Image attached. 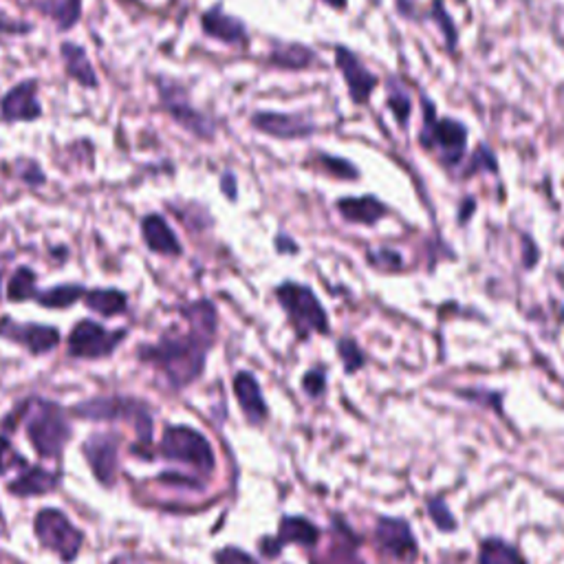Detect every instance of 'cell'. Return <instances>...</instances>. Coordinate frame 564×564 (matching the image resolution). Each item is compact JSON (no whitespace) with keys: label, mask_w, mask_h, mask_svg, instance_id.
<instances>
[{"label":"cell","mask_w":564,"mask_h":564,"mask_svg":"<svg viewBox=\"0 0 564 564\" xmlns=\"http://www.w3.org/2000/svg\"><path fill=\"white\" fill-rule=\"evenodd\" d=\"M221 188H223V192H225V197L234 201V198H236V179H234V174H231V173L223 174Z\"/></svg>","instance_id":"obj_41"},{"label":"cell","mask_w":564,"mask_h":564,"mask_svg":"<svg viewBox=\"0 0 564 564\" xmlns=\"http://www.w3.org/2000/svg\"><path fill=\"white\" fill-rule=\"evenodd\" d=\"M478 170H490V173H496V170H499L496 155L492 153L487 146H478V148L474 150V155L470 157V168H466V177L478 173Z\"/></svg>","instance_id":"obj_32"},{"label":"cell","mask_w":564,"mask_h":564,"mask_svg":"<svg viewBox=\"0 0 564 564\" xmlns=\"http://www.w3.org/2000/svg\"><path fill=\"white\" fill-rule=\"evenodd\" d=\"M324 4H329L331 9H338V12H342V9H346V4H349V0H322Z\"/></svg>","instance_id":"obj_43"},{"label":"cell","mask_w":564,"mask_h":564,"mask_svg":"<svg viewBox=\"0 0 564 564\" xmlns=\"http://www.w3.org/2000/svg\"><path fill=\"white\" fill-rule=\"evenodd\" d=\"M113 564H137L135 560H128V558H120V560H115Z\"/></svg>","instance_id":"obj_46"},{"label":"cell","mask_w":564,"mask_h":564,"mask_svg":"<svg viewBox=\"0 0 564 564\" xmlns=\"http://www.w3.org/2000/svg\"><path fill=\"white\" fill-rule=\"evenodd\" d=\"M260 549H263V553L267 558H276L278 553H281L282 543L278 538H265L263 543H260Z\"/></svg>","instance_id":"obj_40"},{"label":"cell","mask_w":564,"mask_h":564,"mask_svg":"<svg viewBox=\"0 0 564 564\" xmlns=\"http://www.w3.org/2000/svg\"><path fill=\"white\" fill-rule=\"evenodd\" d=\"M251 126L256 130L265 132L276 139H305V137L314 135L316 126L311 122L302 120L298 115H287V113H272L260 111L251 115Z\"/></svg>","instance_id":"obj_11"},{"label":"cell","mask_w":564,"mask_h":564,"mask_svg":"<svg viewBox=\"0 0 564 564\" xmlns=\"http://www.w3.org/2000/svg\"><path fill=\"white\" fill-rule=\"evenodd\" d=\"M525 243H527V254H534V245L529 243V240H525ZM527 265H534V260H532V256H529V260H527Z\"/></svg>","instance_id":"obj_45"},{"label":"cell","mask_w":564,"mask_h":564,"mask_svg":"<svg viewBox=\"0 0 564 564\" xmlns=\"http://www.w3.org/2000/svg\"><path fill=\"white\" fill-rule=\"evenodd\" d=\"M320 538V529L314 523H309L307 518H284L281 523V532H278V540L281 543H296L302 547H314Z\"/></svg>","instance_id":"obj_23"},{"label":"cell","mask_w":564,"mask_h":564,"mask_svg":"<svg viewBox=\"0 0 564 564\" xmlns=\"http://www.w3.org/2000/svg\"><path fill=\"white\" fill-rule=\"evenodd\" d=\"M305 388L311 392V395H320V392L324 391V379H322V375L317 371L309 373V375L305 377Z\"/></svg>","instance_id":"obj_39"},{"label":"cell","mask_w":564,"mask_h":564,"mask_svg":"<svg viewBox=\"0 0 564 564\" xmlns=\"http://www.w3.org/2000/svg\"><path fill=\"white\" fill-rule=\"evenodd\" d=\"M340 355H342V359L346 364V371H350V373L364 364V355L359 353V349L350 342V340H342V342H340Z\"/></svg>","instance_id":"obj_34"},{"label":"cell","mask_w":564,"mask_h":564,"mask_svg":"<svg viewBox=\"0 0 564 564\" xmlns=\"http://www.w3.org/2000/svg\"><path fill=\"white\" fill-rule=\"evenodd\" d=\"M82 287H78V284H63V287H55V289H49V291L40 293L38 296V300H40V305L45 307H54V309H64V307H71L73 302H78L80 298H82Z\"/></svg>","instance_id":"obj_26"},{"label":"cell","mask_w":564,"mask_h":564,"mask_svg":"<svg viewBox=\"0 0 564 564\" xmlns=\"http://www.w3.org/2000/svg\"><path fill=\"white\" fill-rule=\"evenodd\" d=\"M18 173H21L22 181H27L29 186H42L45 183V173H42L36 161H21L18 164Z\"/></svg>","instance_id":"obj_35"},{"label":"cell","mask_w":564,"mask_h":564,"mask_svg":"<svg viewBox=\"0 0 564 564\" xmlns=\"http://www.w3.org/2000/svg\"><path fill=\"white\" fill-rule=\"evenodd\" d=\"M141 234H144L146 245L150 249L157 251L164 256H177L181 254V243L174 236V231L170 230V225L165 223L164 216L159 215H148L141 221Z\"/></svg>","instance_id":"obj_16"},{"label":"cell","mask_w":564,"mask_h":564,"mask_svg":"<svg viewBox=\"0 0 564 564\" xmlns=\"http://www.w3.org/2000/svg\"><path fill=\"white\" fill-rule=\"evenodd\" d=\"M27 434L40 457L54 459L63 452L71 428L58 406L49 401H33L27 412Z\"/></svg>","instance_id":"obj_3"},{"label":"cell","mask_w":564,"mask_h":564,"mask_svg":"<svg viewBox=\"0 0 564 564\" xmlns=\"http://www.w3.org/2000/svg\"><path fill=\"white\" fill-rule=\"evenodd\" d=\"M278 300H281L284 311L291 317L293 326L300 333H314V331L316 333H326L329 331V317H326L311 289L296 282H287L278 289Z\"/></svg>","instance_id":"obj_6"},{"label":"cell","mask_w":564,"mask_h":564,"mask_svg":"<svg viewBox=\"0 0 564 564\" xmlns=\"http://www.w3.org/2000/svg\"><path fill=\"white\" fill-rule=\"evenodd\" d=\"M124 338V331H106L97 322L84 320L73 329L69 338V350L73 358L99 359L111 355Z\"/></svg>","instance_id":"obj_8"},{"label":"cell","mask_w":564,"mask_h":564,"mask_svg":"<svg viewBox=\"0 0 564 564\" xmlns=\"http://www.w3.org/2000/svg\"><path fill=\"white\" fill-rule=\"evenodd\" d=\"M472 210H474V201H472V198H467V201H463V207H461V223H466L467 216L472 215Z\"/></svg>","instance_id":"obj_42"},{"label":"cell","mask_w":564,"mask_h":564,"mask_svg":"<svg viewBox=\"0 0 564 564\" xmlns=\"http://www.w3.org/2000/svg\"><path fill=\"white\" fill-rule=\"evenodd\" d=\"M316 161L324 173L333 174L335 179H349V181H355V179H358V168H355L350 161L331 157V155H320Z\"/></svg>","instance_id":"obj_31"},{"label":"cell","mask_w":564,"mask_h":564,"mask_svg":"<svg viewBox=\"0 0 564 564\" xmlns=\"http://www.w3.org/2000/svg\"><path fill=\"white\" fill-rule=\"evenodd\" d=\"M335 64H338V71L342 73V80L349 88L350 99L359 106H366L371 95L375 93L377 88V75L371 73V71L364 66L362 60L353 54L346 46L338 45L335 46Z\"/></svg>","instance_id":"obj_9"},{"label":"cell","mask_w":564,"mask_h":564,"mask_svg":"<svg viewBox=\"0 0 564 564\" xmlns=\"http://www.w3.org/2000/svg\"><path fill=\"white\" fill-rule=\"evenodd\" d=\"M157 91L164 104V111L177 122L179 126L186 128L189 135L198 137V139H212L215 137V124L210 122V117L203 115L201 111L189 104V97L186 88L181 84H177L174 80L159 78L157 80Z\"/></svg>","instance_id":"obj_5"},{"label":"cell","mask_w":564,"mask_h":564,"mask_svg":"<svg viewBox=\"0 0 564 564\" xmlns=\"http://www.w3.org/2000/svg\"><path fill=\"white\" fill-rule=\"evenodd\" d=\"M201 27L215 40L225 42V45L239 46L248 42V27L239 21V18L230 16V13L223 12L221 4L207 9L201 16Z\"/></svg>","instance_id":"obj_14"},{"label":"cell","mask_w":564,"mask_h":564,"mask_svg":"<svg viewBox=\"0 0 564 564\" xmlns=\"http://www.w3.org/2000/svg\"><path fill=\"white\" fill-rule=\"evenodd\" d=\"M161 457L188 463L201 472H212L215 467V452H212L207 439L188 425H173L165 430L164 439H161Z\"/></svg>","instance_id":"obj_4"},{"label":"cell","mask_w":564,"mask_h":564,"mask_svg":"<svg viewBox=\"0 0 564 564\" xmlns=\"http://www.w3.org/2000/svg\"><path fill=\"white\" fill-rule=\"evenodd\" d=\"M0 331H3L7 338L21 340V342L36 355L49 353V350L54 349L60 340L58 329H54V326H42V324H25V326L13 324L12 329L3 326Z\"/></svg>","instance_id":"obj_17"},{"label":"cell","mask_w":564,"mask_h":564,"mask_svg":"<svg viewBox=\"0 0 564 564\" xmlns=\"http://www.w3.org/2000/svg\"><path fill=\"white\" fill-rule=\"evenodd\" d=\"M478 564H525V560L511 544L492 538L481 544Z\"/></svg>","instance_id":"obj_25"},{"label":"cell","mask_w":564,"mask_h":564,"mask_svg":"<svg viewBox=\"0 0 564 564\" xmlns=\"http://www.w3.org/2000/svg\"><path fill=\"white\" fill-rule=\"evenodd\" d=\"M269 60H272V64L278 66V69L302 71L309 64L316 63V51L305 45H296V42H291V45L276 46V49L269 54Z\"/></svg>","instance_id":"obj_22"},{"label":"cell","mask_w":564,"mask_h":564,"mask_svg":"<svg viewBox=\"0 0 564 564\" xmlns=\"http://www.w3.org/2000/svg\"><path fill=\"white\" fill-rule=\"evenodd\" d=\"M428 509H430V516H433L434 525H437L439 529H443V532H450V529L457 527V523H454V516L450 514V509L443 505V501H439V499L430 501Z\"/></svg>","instance_id":"obj_33"},{"label":"cell","mask_w":564,"mask_h":564,"mask_svg":"<svg viewBox=\"0 0 564 564\" xmlns=\"http://www.w3.org/2000/svg\"><path fill=\"white\" fill-rule=\"evenodd\" d=\"M340 215L350 223H364V225H373L386 215V206L375 197H349L338 201Z\"/></svg>","instance_id":"obj_18"},{"label":"cell","mask_w":564,"mask_h":564,"mask_svg":"<svg viewBox=\"0 0 564 564\" xmlns=\"http://www.w3.org/2000/svg\"><path fill=\"white\" fill-rule=\"evenodd\" d=\"M0 117L7 124L13 122H36L42 117L40 99H38L36 80H22L13 84L7 93L0 97Z\"/></svg>","instance_id":"obj_10"},{"label":"cell","mask_w":564,"mask_h":564,"mask_svg":"<svg viewBox=\"0 0 564 564\" xmlns=\"http://www.w3.org/2000/svg\"><path fill=\"white\" fill-rule=\"evenodd\" d=\"M421 104H424V128L419 132L421 146L430 153H437L445 165L454 168L467 153V128L459 120H441L428 99H421Z\"/></svg>","instance_id":"obj_2"},{"label":"cell","mask_w":564,"mask_h":564,"mask_svg":"<svg viewBox=\"0 0 564 564\" xmlns=\"http://www.w3.org/2000/svg\"><path fill=\"white\" fill-rule=\"evenodd\" d=\"M55 483H58V478L51 472L42 470V467H31V470L22 472V476H18L9 485V492L18 496H40L54 490Z\"/></svg>","instance_id":"obj_21"},{"label":"cell","mask_w":564,"mask_h":564,"mask_svg":"<svg viewBox=\"0 0 564 564\" xmlns=\"http://www.w3.org/2000/svg\"><path fill=\"white\" fill-rule=\"evenodd\" d=\"M84 454L97 481L113 485L117 478V441L108 434H95L84 443Z\"/></svg>","instance_id":"obj_13"},{"label":"cell","mask_w":564,"mask_h":564,"mask_svg":"<svg viewBox=\"0 0 564 564\" xmlns=\"http://www.w3.org/2000/svg\"><path fill=\"white\" fill-rule=\"evenodd\" d=\"M375 538L379 547L395 556L397 560L412 562L417 558V543L404 520L382 518L375 527Z\"/></svg>","instance_id":"obj_12"},{"label":"cell","mask_w":564,"mask_h":564,"mask_svg":"<svg viewBox=\"0 0 564 564\" xmlns=\"http://www.w3.org/2000/svg\"><path fill=\"white\" fill-rule=\"evenodd\" d=\"M388 111L392 113V117L397 120V124L401 128L408 126V120H410V113H412V102H410V95H408L401 87H395L391 84L388 88Z\"/></svg>","instance_id":"obj_28"},{"label":"cell","mask_w":564,"mask_h":564,"mask_svg":"<svg viewBox=\"0 0 564 564\" xmlns=\"http://www.w3.org/2000/svg\"><path fill=\"white\" fill-rule=\"evenodd\" d=\"M38 9L45 16H49L60 31H69L80 22L82 0H42L38 3Z\"/></svg>","instance_id":"obj_20"},{"label":"cell","mask_w":564,"mask_h":564,"mask_svg":"<svg viewBox=\"0 0 564 564\" xmlns=\"http://www.w3.org/2000/svg\"><path fill=\"white\" fill-rule=\"evenodd\" d=\"M78 412H82V417H91V419H113V417L124 415L126 404H120L117 400H95L78 406Z\"/></svg>","instance_id":"obj_29"},{"label":"cell","mask_w":564,"mask_h":564,"mask_svg":"<svg viewBox=\"0 0 564 564\" xmlns=\"http://www.w3.org/2000/svg\"><path fill=\"white\" fill-rule=\"evenodd\" d=\"M433 21L437 22L441 33H443L445 45H448V49L450 51L457 49L459 31H457V27H454L452 16H450V13L445 12V7H443V3H441V0H434V4H433Z\"/></svg>","instance_id":"obj_30"},{"label":"cell","mask_w":564,"mask_h":564,"mask_svg":"<svg viewBox=\"0 0 564 564\" xmlns=\"http://www.w3.org/2000/svg\"><path fill=\"white\" fill-rule=\"evenodd\" d=\"M16 461H21V459H18L16 454H13V450H12V445H9V441L4 439V437H0V474L7 472L9 466H12V463H16Z\"/></svg>","instance_id":"obj_38"},{"label":"cell","mask_w":564,"mask_h":564,"mask_svg":"<svg viewBox=\"0 0 564 564\" xmlns=\"http://www.w3.org/2000/svg\"><path fill=\"white\" fill-rule=\"evenodd\" d=\"M60 55H63V63H64V71L73 82H78L80 87L84 88H97L99 87V80L97 73H95V66L88 58L87 49L75 42L66 40L60 46Z\"/></svg>","instance_id":"obj_15"},{"label":"cell","mask_w":564,"mask_h":564,"mask_svg":"<svg viewBox=\"0 0 564 564\" xmlns=\"http://www.w3.org/2000/svg\"><path fill=\"white\" fill-rule=\"evenodd\" d=\"M234 392L239 397V404L251 421H263L267 417V404L263 400L258 382L249 373H239L234 379Z\"/></svg>","instance_id":"obj_19"},{"label":"cell","mask_w":564,"mask_h":564,"mask_svg":"<svg viewBox=\"0 0 564 564\" xmlns=\"http://www.w3.org/2000/svg\"><path fill=\"white\" fill-rule=\"evenodd\" d=\"M36 534L46 549L58 553L66 562L73 560L82 547V534L58 509H42L36 516Z\"/></svg>","instance_id":"obj_7"},{"label":"cell","mask_w":564,"mask_h":564,"mask_svg":"<svg viewBox=\"0 0 564 564\" xmlns=\"http://www.w3.org/2000/svg\"><path fill=\"white\" fill-rule=\"evenodd\" d=\"M215 560H216V564H258L254 560V558L248 556V553L240 551V549H234V547L223 549V551L216 553Z\"/></svg>","instance_id":"obj_36"},{"label":"cell","mask_w":564,"mask_h":564,"mask_svg":"<svg viewBox=\"0 0 564 564\" xmlns=\"http://www.w3.org/2000/svg\"><path fill=\"white\" fill-rule=\"evenodd\" d=\"M278 248H281V249H291V251H296V245H293V243H284V236H281V239H278Z\"/></svg>","instance_id":"obj_44"},{"label":"cell","mask_w":564,"mask_h":564,"mask_svg":"<svg viewBox=\"0 0 564 564\" xmlns=\"http://www.w3.org/2000/svg\"><path fill=\"white\" fill-rule=\"evenodd\" d=\"M36 293V274L31 269L21 267L16 274L12 276L9 281V289H7V296L9 300L13 302H22L27 298H31Z\"/></svg>","instance_id":"obj_27"},{"label":"cell","mask_w":564,"mask_h":564,"mask_svg":"<svg viewBox=\"0 0 564 564\" xmlns=\"http://www.w3.org/2000/svg\"><path fill=\"white\" fill-rule=\"evenodd\" d=\"M371 263H375L377 267L382 269H400L401 267V258L397 251L391 249H379L377 254H371Z\"/></svg>","instance_id":"obj_37"},{"label":"cell","mask_w":564,"mask_h":564,"mask_svg":"<svg viewBox=\"0 0 564 564\" xmlns=\"http://www.w3.org/2000/svg\"><path fill=\"white\" fill-rule=\"evenodd\" d=\"M84 302L102 316H117L126 309V296L117 289H95L84 296Z\"/></svg>","instance_id":"obj_24"},{"label":"cell","mask_w":564,"mask_h":564,"mask_svg":"<svg viewBox=\"0 0 564 564\" xmlns=\"http://www.w3.org/2000/svg\"><path fill=\"white\" fill-rule=\"evenodd\" d=\"M207 338L194 331L192 335H177V338H165L159 346H155L150 358L159 364L161 371L168 375L174 386H186L192 379L198 377L206 362Z\"/></svg>","instance_id":"obj_1"}]
</instances>
